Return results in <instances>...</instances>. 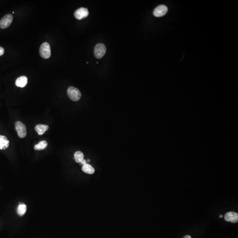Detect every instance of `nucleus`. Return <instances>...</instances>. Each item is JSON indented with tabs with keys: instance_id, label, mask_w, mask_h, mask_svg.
Here are the masks:
<instances>
[{
	"instance_id": "nucleus-19",
	"label": "nucleus",
	"mask_w": 238,
	"mask_h": 238,
	"mask_svg": "<svg viewBox=\"0 0 238 238\" xmlns=\"http://www.w3.org/2000/svg\"><path fill=\"white\" fill-rule=\"evenodd\" d=\"M222 216H223L221 215L220 216V218H221V217H222Z\"/></svg>"
},
{
	"instance_id": "nucleus-17",
	"label": "nucleus",
	"mask_w": 238,
	"mask_h": 238,
	"mask_svg": "<svg viewBox=\"0 0 238 238\" xmlns=\"http://www.w3.org/2000/svg\"><path fill=\"white\" fill-rule=\"evenodd\" d=\"M80 164H81V165H85V164H86V160H85V159H83V160H82V162H80Z\"/></svg>"
},
{
	"instance_id": "nucleus-6",
	"label": "nucleus",
	"mask_w": 238,
	"mask_h": 238,
	"mask_svg": "<svg viewBox=\"0 0 238 238\" xmlns=\"http://www.w3.org/2000/svg\"><path fill=\"white\" fill-rule=\"evenodd\" d=\"M89 15V12L87 8H80L75 11L74 13L75 18L79 20H81L87 17Z\"/></svg>"
},
{
	"instance_id": "nucleus-9",
	"label": "nucleus",
	"mask_w": 238,
	"mask_h": 238,
	"mask_svg": "<svg viewBox=\"0 0 238 238\" xmlns=\"http://www.w3.org/2000/svg\"><path fill=\"white\" fill-rule=\"evenodd\" d=\"M9 146V141L5 136L0 135V149H5Z\"/></svg>"
},
{
	"instance_id": "nucleus-15",
	"label": "nucleus",
	"mask_w": 238,
	"mask_h": 238,
	"mask_svg": "<svg viewBox=\"0 0 238 238\" xmlns=\"http://www.w3.org/2000/svg\"><path fill=\"white\" fill-rule=\"evenodd\" d=\"M27 211V206L24 204L19 205L18 206L17 212L20 216H23Z\"/></svg>"
},
{
	"instance_id": "nucleus-1",
	"label": "nucleus",
	"mask_w": 238,
	"mask_h": 238,
	"mask_svg": "<svg viewBox=\"0 0 238 238\" xmlns=\"http://www.w3.org/2000/svg\"><path fill=\"white\" fill-rule=\"evenodd\" d=\"M67 94L70 99L75 102L79 101L81 99V92L79 90L73 86H70L68 88Z\"/></svg>"
},
{
	"instance_id": "nucleus-8",
	"label": "nucleus",
	"mask_w": 238,
	"mask_h": 238,
	"mask_svg": "<svg viewBox=\"0 0 238 238\" xmlns=\"http://www.w3.org/2000/svg\"><path fill=\"white\" fill-rule=\"evenodd\" d=\"M224 219L228 222H231L233 223H237L238 221V213L234 212H229L225 214Z\"/></svg>"
},
{
	"instance_id": "nucleus-20",
	"label": "nucleus",
	"mask_w": 238,
	"mask_h": 238,
	"mask_svg": "<svg viewBox=\"0 0 238 238\" xmlns=\"http://www.w3.org/2000/svg\"><path fill=\"white\" fill-rule=\"evenodd\" d=\"M87 162H90V160H89V159H88V160H87Z\"/></svg>"
},
{
	"instance_id": "nucleus-3",
	"label": "nucleus",
	"mask_w": 238,
	"mask_h": 238,
	"mask_svg": "<svg viewBox=\"0 0 238 238\" xmlns=\"http://www.w3.org/2000/svg\"><path fill=\"white\" fill-rule=\"evenodd\" d=\"M15 129L19 138H24L27 135V129L25 124L20 121H17L15 123Z\"/></svg>"
},
{
	"instance_id": "nucleus-5",
	"label": "nucleus",
	"mask_w": 238,
	"mask_h": 238,
	"mask_svg": "<svg viewBox=\"0 0 238 238\" xmlns=\"http://www.w3.org/2000/svg\"><path fill=\"white\" fill-rule=\"evenodd\" d=\"M13 21V16L11 14L5 15L0 20V28L5 29L8 28Z\"/></svg>"
},
{
	"instance_id": "nucleus-14",
	"label": "nucleus",
	"mask_w": 238,
	"mask_h": 238,
	"mask_svg": "<svg viewBox=\"0 0 238 238\" xmlns=\"http://www.w3.org/2000/svg\"><path fill=\"white\" fill-rule=\"evenodd\" d=\"M74 159L77 163H80L84 159V154L81 151H76L74 154Z\"/></svg>"
},
{
	"instance_id": "nucleus-7",
	"label": "nucleus",
	"mask_w": 238,
	"mask_h": 238,
	"mask_svg": "<svg viewBox=\"0 0 238 238\" xmlns=\"http://www.w3.org/2000/svg\"><path fill=\"white\" fill-rule=\"evenodd\" d=\"M168 11L167 6L164 5H160L156 7L153 11V15L156 17H162L166 14Z\"/></svg>"
},
{
	"instance_id": "nucleus-16",
	"label": "nucleus",
	"mask_w": 238,
	"mask_h": 238,
	"mask_svg": "<svg viewBox=\"0 0 238 238\" xmlns=\"http://www.w3.org/2000/svg\"><path fill=\"white\" fill-rule=\"evenodd\" d=\"M4 49L2 47H0V56L3 55L4 53Z\"/></svg>"
},
{
	"instance_id": "nucleus-10",
	"label": "nucleus",
	"mask_w": 238,
	"mask_h": 238,
	"mask_svg": "<svg viewBox=\"0 0 238 238\" xmlns=\"http://www.w3.org/2000/svg\"><path fill=\"white\" fill-rule=\"evenodd\" d=\"M28 83V78L25 76H21L17 78L15 81V85L18 87H24Z\"/></svg>"
},
{
	"instance_id": "nucleus-13",
	"label": "nucleus",
	"mask_w": 238,
	"mask_h": 238,
	"mask_svg": "<svg viewBox=\"0 0 238 238\" xmlns=\"http://www.w3.org/2000/svg\"><path fill=\"white\" fill-rule=\"evenodd\" d=\"M47 146L48 143L46 141H41L34 146V149L36 150H42L46 148Z\"/></svg>"
},
{
	"instance_id": "nucleus-2",
	"label": "nucleus",
	"mask_w": 238,
	"mask_h": 238,
	"mask_svg": "<svg viewBox=\"0 0 238 238\" xmlns=\"http://www.w3.org/2000/svg\"><path fill=\"white\" fill-rule=\"evenodd\" d=\"M40 54L44 59L49 58L51 56V49L50 45L47 42H44L41 45L39 49Z\"/></svg>"
},
{
	"instance_id": "nucleus-4",
	"label": "nucleus",
	"mask_w": 238,
	"mask_h": 238,
	"mask_svg": "<svg viewBox=\"0 0 238 238\" xmlns=\"http://www.w3.org/2000/svg\"><path fill=\"white\" fill-rule=\"evenodd\" d=\"M106 51V49L103 44H98L95 46L94 50L95 57L97 59H101L104 56Z\"/></svg>"
},
{
	"instance_id": "nucleus-11",
	"label": "nucleus",
	"mask_w": 238,
	"mask_h": 238,
	"mask_svg": "<svg viewBox=\"0 0 238 238\" xmlns=\"http://www.w3.org/2000/svg\"><path fill=\"white\" fill-rule=\"evenodd\" d=\"M49 126L44 124H38L35 127V130L39 135L41 136L48 130Z\"/></svg>"
},
{
	"instance_id": "nucleus-18",
	"label": "nucleus",
	"mask_w": 238,
	"mask_h": 238,
	"mask_svg": "<svg viewBox=\"0 0 238 238\" xmlns=\"http://www.w3.org/2000/svg\"><path fill=\"white\" fill-rule=\"evenodd\" d=\"M183 238H191V236H189V235H186V236L183 237Z\"/></svg>"
},
{
	"instance_id": "nucleus-12",
	"label": "nucleus",
	"mask_w": 238,
	"mask_h": 238,
	"mask_svg": "<svg viewBox=\"0 0 238 238\" xmlns=\"http://www.w3.org/2000/svg\"><path fill=\"white\" fill-rule=\"evenodd\" d=\"M82 171L88 174H93L95 172V169L90 164L87 163L82 166Z\"/></svg>"
}]
</instances>
